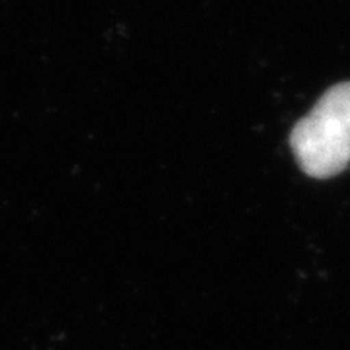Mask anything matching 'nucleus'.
I'll list each match as a JSON object with an SVG mask.
<instances>
[{
	"mask_svg": "<svg viewBox=\"0 0 350 350\" xmlns=\"http://www.w3.org/2000/svg\"><path fill=\"white\" fill-rule=\"evenodd\" d=\"M290 148L301 172L329 179L350 163V82L337 84L319 98L290 133Z\"/></svg>",
	"mask_w": 350,
	"mask_h": 350,
	"instance_id": "1",
	"label": "nucleus"
}]
</instances>
